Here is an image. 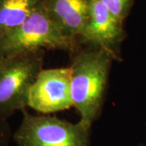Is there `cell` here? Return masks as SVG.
I'll use <instances>...</instances> for the list:
<instances>
[{
    "instance_id": "3",
    "label": "cell",
    "mask_w": 146,
    "mask_h": 146,
    "mask_svg": "<svg viewBox=\"0 0 146 146\" xmlns=\"http://www.w3.org/2000/svg\"><path fill=\"white\" fill-rule=\"evenodd\" d=\"M78 42L67 36L55 25L40 2L22 25L0 40V56L39 50L75 52Z\"/></svg>"
},
{
    "instance_id": "4",
    "label": "cell",
    "mask_w": 146,
    "mask_h": 146,
    "mask_svg": "<svg viewBox=\"0 0 146 146\" xmlns=\"http://www.w3.org/2000/svg\"><path fill=\"white\" fill-rule=\"evenodd\" d=\"M12 135L17 146H89L91 127L80 120L72 123L50 115H32L24 109Z\"/></svg>"
},
{
    "instance_id": "5",
    "label": "cell",
    "mask_w": 146,
    "mask_h": 146,
    "mask_svg": "<svg viewBox=\"0 0 146 146\" xmlns=\"http://www.w3.org/2000/svg\"><path fill=\"white\" fill-rule=\"evenodd\" d=\"M72 106L70 68H43L29 90L28 107L50 115Z\"/></svg>"
},
{
    "instance_id": "8",
    "label": "cell",
    "mask_w": 146,
    "mask_h": 146,
    "mask_svg": "<svg viewBox=\"0 0 146 146\" xmlns=\"http://www.w3.org/2000/svg\"><path fill=\"white\" fill-rule=\"evenodd\" d=\"M41 0H0V40L22 25Z\"/></svg>"
},
{
    "instance_id": "2",
    "label": "cell",
    "mask_w": 146,
    "mask_h": 146,
    "mask_svg": "<svg viewBox=\"0 0 146 146\" xmlns=\"http://www.w3.org/2000/svg\"><path fill=\"white\" fill-rule=\"evenodd\" d=\"M45 51L0 56V120L28 107L29 90L43 69Z\"/></svg>"
},
{
    "instance_id": "7",
    "label": "cell",
    "mask_w": 146,
    "mask_h": 146,
    "mask_svg": "<svg viewBox=\"0 0 146 146\" xmlns=\"http://www.w3.org/2000/svg\"><path fill=\"white\" fill-rule=\"evenodd\" d=\"M92 0H41V3L67 36L79 41L89 16Z\"/></svg>"
},
{
    "instance_id": "6",
    "label": "cell",
    "mask_w": 146,
    "mask_h": 146,
    "mask_svg": "<svg viewBox=\"0 0 146 146\" xmlns=\"http://www.w3.org/2000/svg\"><path fill=\"white\" fill-rule=\"evenodd\" d=\"M125 38L123 23L117 20L100 0H92L89 16L79 41L102 49L114 60L120 59V48Z\"/></svg>"
},
{
    "instance_id": "9",
    "label": "cell",
    "mask_w": 146,
    "mask_h": 146,
    "mask_svg": "<svg viewBox=\"0 0 146 146\" xmlns=\"http://www.w3.org/2000/svg\"><path fill=\"white\" fill-rule=\"evenodd\" d=\"M117 20L124 23L132 7L134 0H100Z\"/></svg>"
},
{
    "instance_id": "1",
    "label": "cell",
    "mask_w": 146,
    "mask_h": 146,
    "mask_svg": "<svg viewBox=\"0 0 146 146\" xmlns=\"http://www.w3.org/2000/svg\"><path fill=\"white\" fill-rule=\"evenodd\" d=\"M113 57L103 50L89 46L76 50L69 66L73 107L80 121L92 128L104 104Z\"/></svg>"
},
{
    "instance_id": "10",
    "label": "cell",
    "mask_w": 146,
    "mask_h": 146,
    "mask_svg": "<svg viewBox=\"0 0 146 146\" xmlns=\"http://www.w3.org/2000/svg\"><path fill=\"white\" fill-rule=\"evenodd\" d=\"M12 134L7 120H0V146H9Z\"/></svg>"
},
{
    "instance_id": "11",
    "label": "cell",
    "mask_w": 146,
    "mask_h": 146,
    "mask_svg": "<svg viewBox=\"0 0 146 146\" xmlns=\"http://www.w3.org/2000/svg\"><path fill=\"white\" fill-rule=\"evenodd\" d=\"M141 146H145V145H141Z\"/></svg>"
}]
</instances>
